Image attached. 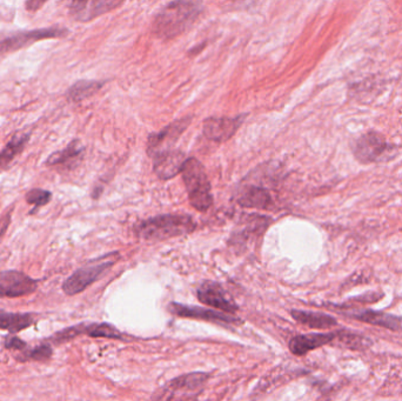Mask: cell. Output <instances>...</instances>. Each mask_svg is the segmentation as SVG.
Masks as SVG:
<instances>
[{"instance_id":"cell-13","label":"cell","mask_w":402,"mask_h":401,"mask_svg":"<svg viewBox=\"0 0 402 401\" xmlns=\"http://www.w3.org/2000/svg\"><path fill=\"white\" fill-rule=\"evenodd\" d=\"M124 4L122 1L116 0H99V1H73L70 4L71 16L78 21H90V20L109 12L114 8Z\"/></svg>"},{"instance_id":"cell-24","label":"cell","mask_w":402,"mask_h":401,"mask_svg":"<svg viewBox=\"0 0 402 401\" xmlns=\"http://www.w3.org/2000/svg\"><path fill=\"white\" fill-rule=\"evenodd\" d=\"M51 199L52 193L46 189H33L26 193L28 204L35 205L37 207H42L44 205L48 204Z\"/></svg>"},{"instance_id":"cell-20","label":"cell","mask_w":402,"mask_h":401,"mask_svg":"<svg viewBox=\"0 0 402 401\" xmlns=\"http://www.w3.org/2000/svg\"><path fill=\"white\" fill-rule=\"evenodd\" d=\"M30 139V133H16L0 152V171H4L18 154L23 152Z\"/></svg>"},{"instance_id":"cell-17","label":"cell","mask_w":402,"mask_h":401,"mask_svg":"<svg viewBox=\"0 0 402 401\" xmlns=\"http://www.w3.org/2000/svg\"><path fill=\"white\" fill-rule=\"evenodd\" d=\"M298 323L302 324L304 326L311 328H318V330H326L331 327L336 326V318L331 315L318 313V312L300 311V310H293L291 312Z\"/></svg>"},{"instance_id":"cell-12","label":"cell","mask_w":402,"mask_h":401,"mask_svg":"<svg viewBox=\"0 0 402 401\" xmlns=\"http://www.w3.org/2000/svg\"><path fill=\"white\" fill-rule=\"evenodd\" d=\"M245 117H235V118H207L203 122V134L207 139L212 142H225L230 140L235 132L238 131L239 127L242 124Z\"/></svg>"},{"instance_id":"cell-18","label":"cell","mask_w":402,"mask_h":401,"mask_svg":"<svg viewBox=\"0 0 402 401\" xmlns=\"http://www.w3.org/2000/svg\"><path fill=\"white\" fill-rule=\"evenodd\" d=\"M238 203L244 207H250V209H268L273 204L270 193L265 189L253 187V186L245 189L240 194Z\"/></svg>"},{"instance_id":"cell-5","label":"cell","mask_w":402,"mask_h":401,"mask_svg":"<svg viewBox=\"0 0 402 401\" xmlns=\"http://www.w3.org/2000/svg\"><path fill=\"white\" fill-rule=\"evenodd\" d=\"M67 30L60 28H40L32 31H18L8 33L5 37H0V52H13L38 40L62 38L66 36Z\"/></svg>"},{"instance_id":"cell-9","label":"cell","mask_w":402,"mask_h":401,"mask_svg":"<svg viewBox=\"0 0 402 401\" xmlns=\"http://www.w3.org/2000/svg\"><path fill=\"white\" fill-rule=\"evenodd\" d=\"M197 295L200 303L206 306L213 307L215 310L227 315H235L238 312L239 307L237 306L235 300L228 298L226 291L220 283L206 281L198 288Z\"/></svg>"},{"instance_id":"cell-6","label":"cell","mask_w":402,"mask_h":401,"mask_svg":"<svg viewBox=\"0 0 402 401\" xmlns=\"http://www.w3.org/2000/svg\"><path fill=\"white\" fill-rule=\"evenodd\" d=\"M191 122V117L179 119L176 122L166 126L165 129L152 133L149 137L147 142V154L149 157L154 158L159 154L166 153L168 151H172L173 145L179 139L180 136L184 133Z\"/></svg>"},{"instance_id":"cell-15","label":"cell","mask_w":402,"mask_h":401,"mask_svg":"<svg viewBox=\"0 0 402 401\" xmlns=\"http://www.w3.org/2000/svg\"><path fill=\"white\" fill-rule=\"evenodd\" d=\"M336 338V333H309L297 335L289 342V350L295 355H304L311 351L325 346Z\"/></svg>"},{"instance_id":"cell-3","label":"cell","mask_w":402,"mask_h":401,"mask_svg":"<svg viewBox=\"0 0 402 401\" xmlns=\"http://www.w3.org/2000/svg\"><path fill=\"white\" fill-rule=\"evenodd\" d=\"M181 174L192 206L199 212L211 209L213 205L211 184L203 164L197 158H188Z\"/></svg>"},{"instance_id":"cell-1","label":"cell","mask_w":402,"mask_h":401,"mask_svg":"<svg viewBox=\"0 0 402 401\" xmlns=\"http://www.w3.org/2000/svg\"><path fill=\"white\" fill-rule=\"evenodd\" d=\"M203 12L199 1H173L161 8L153 20V33L161 39H173L190 30Z\"/></svg>"},{"instance_id":"cell-4","label":"cell","mask_w":402,"mask_h":401,"mask_svg":"<svg viewBox=\"0 0 402 401\" xmlns=\"http://www.w3.org/2000/svg\"><path fill=\"white\" fill-rule=\"evenodd\" d=\"M118 258V253L94 260L85 266L79 268L71 274L63 283V291L67 295H75L80 292L85 291L90 285L100 279V277L105 274L106 271L113 266Z\"/></svg>"},{"instance_id":"cell-10","label":"cell","mask_w":402,"mask_h":401,"mask_svg":"<svg viewBox=\"0 0 402 401\" xmlns=\"http://www.w3.org/2000/svg\"><path fill=\"white\" fill-rule=\"evenodd\" d=\"M168 310L180 318L197 319V320H203V321H211L215 324H238L240 323L237 317L232 315H227L223 312L203 308V307L190 306L184 304L171 303L168 306Z\"/></svg>"},{"instance_id":"cell-22","label":"cell","mask_w":402,"mask_h":401,"mask_svg":"<svg viewBox=\"0 0 402 401\" xmlns=\"http://www.w3.org/2000/svg\"><path fill=\"white\" fill-rule=\"evenodd\" d=\"M84 147L79 140H73L70 145L66 146L64 150L58 151L52 153L50 157L47 158V166L64 165L68 162L75 160L82 153Z\"/></svg>"},{"instance_id":"cell-27","label":"cell","mask_w":402,"mask_h":401,"mask_svg":"<svg viewBox=\"0 0 402 401\" xmlns=\"http://www.w3.org/2000/svg\"><path fill=\"white\" fill-rule=\"evenodd\" d=\"M10 221H11V214L10 213L0 219V238L4 234L5 231L8 230Z\"/></svg>"},{"instance_id":"cell-19","label":"cell","mask_w":402,"mask_h":401,"mask_svg":"<svg viewBox=\"0 0 402 401\" xmlns=\"http://www.w3.org/2000/svg\"><path fill=\"white\" fill-rule=\"evenodd\" d=\"M33 323L35 317L28 313L0 311V330H8L12 335L28 328Z\"/></svg>"},{"instance_id":"cell-21","label":"cell","mask_w":402,"mask_h":401,"mask_svg":"<svg viewBox=\"0 0 402 401\" xmlns=\"http://www.w3.org/2000/svg\"><path fill=\"white\" fill-rule=\"evenodd\" d=\"M208 377H210V374L203 373V372L184 374L173 379L172 382H170L168 389L170 391H186V392L196 391L207 382Z\"/></svg>"},{"instance_id":"cell-8","label":"cell","mask_w":402,"mask_h":401,"mask_svg":"<svg viewBox=\"0 0 402 401\" xmlns=\"http://www.w3.org/2000/svg\"><path fill=\"white\" fill-rule=\"evenodd\" d=\"M38 283L19 271L0 272V298H17L31 295Z\"/></svg>"},{"instance_id":"cell-26","label":"cell","mask_w":402,"mask_h":401,"mask_svg":"<svg viewBox=\"0 0 402 401\" xmlns=\"http://www.w3.org/2000/svg\"><path fill=\"white\" fill-rule=\"evenodd\" d=\"M5 346L8 350L16 351V352H19L20 354H23L24 357L21 360H25L26 358V354H28V346H26V344L23 342V340H20L19 338H17V337H10V338L6 339V342H5Z\"/></svg>"},{"instance_id":"cell-25","label":"cell","mask_w":402,"mask_h":401,"mask_svg":"<svg viewBox=\"0 0 402 401\" xmlns=\"http://www.w3.org/2000/svg\"><path fill=\"white\" fill-rule=\"evenodd\" d=\"M52 353H53V351H52L51 345L50 344H43L40 346L35 347L33 350L28 351L25 360L31 359V360H35V362H45L47 360H50Z\"/></svg>"},{"instance_id":"cell-7","label":"cell","mask_w":402,"mask_h":401,"mask_svg":"<svg viewBox=\"0 0 402 401\" xmlns=\"http://www.w3.org/2000/svg\"><path fill=\"white\" fill-rule=\"evenodd\" d=\"M390 145L386 139L378 132H368L353 142L351 150L354 157L363 164L378 162L388 152Z\"/></svg>"},{"instance_id":"cell-23","label":"cell","mask_w":402,"mask_h":401,"mask_svg":"<svg viewBox=\"0 0 402 401\" xmlns=\"http://www.w3.org/2000/svg\"><path fill=\"white\" fill-rule=\"evenodd\" d=\"M102 84L99 82H92V80H80L71 87L67 92V98L72 102H80L82 99L89 98L94 95L97 91L102 88Z\"/></svg>"},{"instance_id":"cell-11","label":"cell","mask_w":402,"mask_h":401,"mask_svg":"<svg viewBox=\"0 0 402 401\" xmlns=\"http://www.w3.org/2000/svg\"><path fill=\"white\" fill-rule=\"evenodd\" d=\"M80 335H87L93 338L124 339L120 330L116 328L111 324H89V325H78V326L70 327L62 332H58L53 337L55 342H63L78 337Z\"/></svg>"},{"instance_id":"cell-14","label":"cell","mask_w":402,"mask_h":401,"mask_svg":"<svg viewBox=\"0 0 402 401\" xmlns=\"http://www.w3.org/2000/svg\"><path fill=\"white\" fill-rule=\"evenodd\" d=\"M186 160L188 158L181 151H168L153 158V169L158 177L168 180L181 174Z\"/></svg>"},{"instance_id":"cell-16","label":"cell","mask_w":402,"mask_h":401,"mask_svg":"<svg viewBox=\"0 0 402 401\" xmlns=\"http://www.w3.org/2000/svg\"><path fill=\"white\" fill-rule=\"evenodd\" d=\"M353 318L358 319L363 323L371 324L374 326L385 327L387 330H395V332H401L402 330V318L398 315H390L385 312L368 311L359 312L353 315Z\"/></svg>"},{"instance_id":"cell-2","label":"cell","mask_w":402,"mask_h":401,"mask_svg":"<svg viewBox=\"0 0 402 401\" xmlns=\"http://www.w3.org/2000/svg\"><path fill=\"white\" fill-rule=\"evenodd\" d=\"M196 228V221L190 216L165 214L141 221L136 227V233L140 239L161 241L176 236H186Z\"/></svg>"}]
</instances>
